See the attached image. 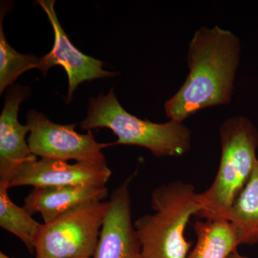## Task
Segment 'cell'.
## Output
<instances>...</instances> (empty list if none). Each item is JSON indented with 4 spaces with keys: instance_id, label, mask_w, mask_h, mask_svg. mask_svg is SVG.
I'll use <instances>...</instances> for the list:
<instances>
[{
    "instance_id": "obj_7",
    "label": "cell",
    "mask_w": 258,
    "mask_h": 258,
    "mask_svg": "<svg viewBox=\"0 0 258 258\" xmlns=\"http://www.w3.org/2000/svg\"><path fill=\"white\" fill-rule=\"evenodd\" d=\"M37 3L46 13L55 35L53 47L47 55L41 57L38 69L45 76L48 70L54 66L63 68L69 78L68 103L72 101L74 91L81 83L118 76V73L103 69L102 61L85 55L70 41L56 15L55 1L39 0Z\"/></svg>"
},
{
    "instance_id": "obj_18",
    "label": "cell",
    "mask_w": 258,
    "mask_h": 258,
    "mask_svg": "<svg viewBox=\"0 0 258 258\" xmlns=\"http://www.w3.org/2000/svg\"><path fill=\"white\" fill-rule=\"evenodd\" d=\"M79 258H89V257H79Z\"/></svg>"
},
{
    "instance_id": "obj_2",
    "label": "cell",
    "mask_w": 258,
    "mask_h": 258,
    "mask_svg": "<svg viewBox=\"0 0 258 258\" xmlns=\"http://www.w3.org/2000/svg\"><path fill=\"white\" fill-rule=\"evenodd\" d=\"M151 205L154 213L134 222L142 257H187L191 242L185 237V229L203 210L200 193L192 184L171 181L154 189Z\"/></svg>"
},
{
    "instance_id": "obj_4",
    "label": "cell",
    "mask_w": 258,
    "mask_h": 258,
    "mask_svg": "<svg viewBox=\"0 0 258 258\" xmlns=\"http://www.w3.org/2000/svg\"><path fill=\"white\" fill-rule=\"evenodd\" d=\"M81 128L88 132L111 129L117 137L114 145L145 148L157 157H181L191 147V132L184 123L173 120L154 123L131 114L120 104L113 89L91 98Z\"/></svg>"
},
{
    "instance_id": "obj_13",
    "label": "cell",
    "mask_w": 258,
    "mask_h": 258,
    "mask_svg": "<svg viewBox=\"0 0 258 258\" xmlns=\"http://www.w3.org/2000/svg\"><path fill=\"white\" fill-rule=\"evenodd\" d=\"M227 220L235 227L240 244L258 243V159L252 175L232 205Z\"/></svg>"
},
{
    "instance_id": "obj_6",
    "label": "cell",
    "mask_w": 258,
    "mask_h": 258,
    "mask_svg": "<svg viewBox=\"0 0 258 258\" xmlns=\"http://www.w3.org/2000/svg\"><path fill=\"white\" fill-rule=\"evenodd\" d=\"M26 125L30 128L28 143L34 155L44 159L68 161L108 168L102 152L114 143H99L91 131L78 133L76 124L62 125L51 121L43 113L30 110L27 113Z\"/></svg>"
},
{
    "instance_id": "obj_9",
    "label": "cell",
    "mask_w": 258,
    "mask_h": 258,
    "mask_svg": "<svg viewBox=\"0 0 258 258\" xmlns=\"http://www.w3.org/2000/svg\"><path fill=\"white\" fill-rule=\"evenodd\" d=\"M30 94L28 88L13 86L5 98L0 115V188L9 189L11 180L22 166L37 159L29 147L26 135L30 133L28 125L18 120V111L22 102Z\"/></svg>"
},
{
    "instance_id": "obj_14",
    "label": "cell",
    "mask_w": 258,
    "mask_h": 258,
    "mask_svg": "<svg viewBox=\"0 0 258 258\" xmlns=\"http://www.w3.org/2000/svg\"><path fill=\"white\" fill-rule=\"evenodd\" d=\"M8 191L0 188V227L18 237L29 252L34 254L42 224L34 220L25 209L15 205Z\"/></svg>"
},
{
    "instance_id": "obj_17",
    "label": "cell",
    "mask_w": 258,
    "mask_h": 258,
    "mask_svg": "<svg viewBox=\"0 0 258 258\" xmlns=\"http://www.w3.org/2000/svg\"><path fill=\"white\" fill-rule=\"evenodd\" d=\"M0 258H13L7 255L6 254L3 253V252H0Z\"/></svg>"
},
{
    "instance_id": "obj_8",
    "label": "cell",
    "mask_w": 258,
    "mask_h": 258,
    "mask_svg": "<svg viewBox=\"0 0 258 258\" xmlns=\"http://www.w3.org/2000/svg\"><path fill=\"white\" fill-rule=\"evenodd\" d=\"M131 175L112 193L93 258H143L132 221Z\"/></svg>"
},
{
    "instance_id": "obj_11",
    "label": "cell",
    "mask_w": 258,
    "mask_h": 258,
    "mask_svg": "<svg viewBox=\"0 0 258 258\" xmlns=\"http://www.w3.org/2000/svg\"><path fill=\"white\" fill-rule=\"evenodd\" d=\"M108 193L106 186H39L25 198L23 208L30 215L40 213L43 223H47L81 207L103 202Z\"/></svg>"
},
{
    "instance_id": "obj_3",
    "label": "cell",
    "mask_w": 258,
    "mask_h": 258,
    "mask_svg": "<svg viewBox=\"0 0 258 258\" xmlns=\"http://www.w3.org/2000/svg\"><path fill=\"white\" fill-rule=\"evenodd\" d=\"M221 157L215 179L200 193L203 208L198 216L206 220H227L236 199L252 175L257 161L258 131L250 119L237 115L220 128Z\"/></svg>"
},
{
    "instance_id": "obj_15",
    "label": "cell",
    "mask_w": 258,
    "mask_h": 258,
    "mask_svg": "<svg viewBox=\"0 0 258 258\" xmlns=\"http://www.w3.org/2000/svg\"><path fill=\"white\" fill-rule=\"evenodd\" d=\"M5 13L1 10L0 18V94L13 83L20 75L29 70L38 69L41 57L33 54H21L10 46L3 30Z\"/></svg>"
},
{
    "instance_id": "obj_16",
    "label": "cell",
    "mask_w": 258,
    "mask_h": 258,
    "mask_svg": "<svg viewBox=\"0 0 258 258\" xmlns=\"http://www.w3.org/2000/svg\"><path fill=\"white\" fill-rule=\"evenodd\" d=\"M228 258H247L246 256L242 255L238 251L235 250V252H232V254L229 256Z\"/></svg>"
},
{
    "instance_id": "obj_5",
    "label": "cell",
    "mask_w": 258,
    "mask_h": 258,
    "mask_svg": "<svg viewBox=\"0 0 258 258\" xmlns=\"http://www.w3.org/2000/svg\"><path fill=\"white\" fill-rule=\"evenodd\" d=\"M109 203L89 204L42 224L36 258H92Z\"/></svg>"
},
{
    "instance_id": "obj_1",
    "label": "cell",
    "mask_w": 258,
    "mask_h": 258,
    "mask_svg": "<svg viewBox=\"0 0 258 258\" xmlns=\"http://www.w3.org/2000/svg\"><path fill=\"white\" fill-rule=\"evenodd\" d=\"M241 50L240 38L230 30L218 25L198 29L188 45L189 74L164 103L166 117L184 123L202 110L230 104Z\"/></svg>"
},
{
    "instance_id": "obj_12",
    "label": "cell",
    "mask_w": 258,
    "mask_h": 258,
    "mask_svg": "<svg viewBox=\"0 0 258 258\" xmlns=\"http://www.w3.org/2000/svg\"><path fill=\"white\" fill-rule=\"evenodd\" d=\"M197 242L186 258H228L240 245L237 232L226 220L196 221Z\"/></svg>"
},
{
    "instance_id": "obj_10",
    "label": "cell",
    "mask_w": 258,
    "mask_h": 258,
    "mask_svg": "<svg viewBox=\"0 0 258 258\" xmlns=\"http://www.w3.org/2000/svg\"><path fill=\"white\" fill-rule=\"evenodd\" d=\"M109 167L69 164L67 161L41 159L29 161L22 166L8 188L22 186H106L111 176Z\"/></svg>"
}]
</instances>
